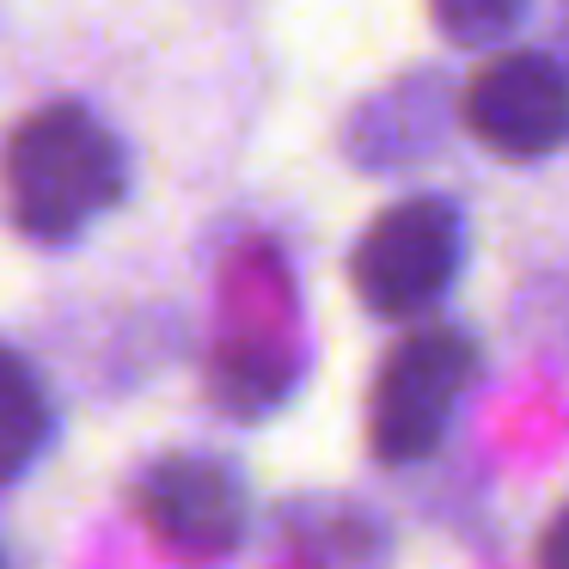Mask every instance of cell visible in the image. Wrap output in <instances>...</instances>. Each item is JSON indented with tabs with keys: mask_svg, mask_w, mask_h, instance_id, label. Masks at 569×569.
Segmentation results:
<instances>
[{
	"mask_svg": "<svg viewBox=\"0 0 569 569\" xmlns=\"http://www.w3.org/2000/svg\"><path fill=\"white\" fill-rule=\"evenodd\" d=\"M557 38H563V56H569V0H563V13H557Z\"/></svg>",
	"mask_w": 569,
	"mask_h": 569,
	"instance_id": "cell-12",
	"label": "cell"
},
{
	"mask_svg": "<svg viewBox=\"0 0 569 569\" xmlns=\"http://www.w3.org/2000/svg\"><path fill=\"white\" fill-rule=\"evenodd\" d=\"M466 129L502 160H545L569 141V68L539 50H508L459 92Z\"/></svg>",
	"mask_w": 569,
	"mask_h": 569,
	"instance_id": "cell-5",
	"label": "cell"
},
{
	"mask_svg": "<svg viewBox=\"0 0 569 569\" xmlns=\"http://www.w3.org/2000/svg\"><path fill=\"white\" fill-rule=\"evenodd\" d=\"M136 515L160 545L184 557H221L246 539L251 496L227 459L214 453H166L136 478Z\"/></svg>",
	"mask_w": 569,
	"mask_h": 569,
	"instance_id": "cell-6",
	"label": "cell"
},
{
	"mask_svg": "<svg viewBox=\"0 0 569 569\" xmlns=\"http://www.w3.org/2000/svg\"><path fill=\"white\" fill-rule=\"evenodd\" d=\"M539 569H569V508L551 520V532H545V545H539Z\"/></svg>",
	"mask_w": 569,
	"mask_h": 569,
	"instance_id": "cell-11",
	"label": "cell"
},
{
	"mask_svg": "<svg viewBox=\"0 0 569 569\" xmlns=\"http://www.w3.org/2000/svg\"><path fill=\"white\" fill-rule=\"evenodd\" d=\"M300 380V312L276 251H246L221 295V337L209 356V398L239 422L276 410Z\"/></svg>",
	"mask_w": 569,
	"mask_h": 569,
	"instance_id": "cell-2",
	"label": "cell"
},
{
	"mask_svg": "<svg viewBox=\"0 0 569 569\" xmlns=\"http://www.w3.org/2000/svg\"><path fill=\"white\" fill-rule=\"evenodd\" d=\"M7 209L43 246L87 233L104 209H117L129 184L123 141L87 111V104H43L7 141L0 160Z\"/></svg>",
	"mask_w": 569,
	"mask_h": 569,
	"instance_id": "cell-1",
	"label": "cell"
},
{
	"mask_svg": "<svg viewBox=\"0 0 569 569\" xmlns=\"http://www.w3.org/2000/svg\"><path fill=\"white\" fill-rule=\"evenodd\" d=\"M429 7H435L441 38L459 43V50H490V43H502L508 31L520 26V13H527V0H429Z\"/></svg>",
	"mask_w": 569,
	"mask_h": 569,
	"instance_id": "cell-10",
	"label": "cell"
},
{
	"mask_svg": "<svg viewBox=\"0 0 569 569\" xmlns=\"http://www.w3.org/2000/svg\"><path fill=\"white\" fill-rule=\"evenodd\" d=\"M478 349L453 325H422L386 356L380 380L368 398V441L386 466H410V459L435 453V441L447 435L459 392H466Z\"/></svg>",
	"mask_w": 569,
	"mask_h": 569,
	"instance_id": "cell-3",
	"label": "cell"
},
{
	"mask_svg": "<svg viewBox=\"0 0 569 569\" xmlns=\"http://www.w3.org/2000/svg\"><path fill=\"white\" fill-rule=\"evenodd\" d=\"M441 129H447V87L435 74H410L398 87L373 92L349 117V153H356V166L392 172V166H410L422 153H435Z\"/></svg>",
	"mask_w": 569,
	"mask_h": 569,
	"instance_id": "cell-7",
	"label": "cell"
},
{
	"mask_svg": "<svg viewBox=\"0 0 569 569\" xmlns=\"http://www.w3.org/2000/svg\"><path fill=\"white\" fill-rule=\"evenodd\" d=\"M288 532H295V545L319 569H373V563H380V545H386L380 539V520L361 515V508H349V502H307V508H295Z\"/></svg>",
	"mask_w": 569,
	"mask_h": 569,
	"instance_id": "cell-9",
	"label": "cell"
},
{
	"mask_svg": "<svg viewBox=\"0 0 569 569\" xmlns=\"http://www.w3.org/2000/svg\"><path fill=\"white\" fill-rule=\"evenodd\" d=\"M43 441H50V392L19 349H0V483L19 478Z\"/></svg>",
	"mask_w": 569,
	"mask_h": 569,
	"instance_id": "cell-8",
	"label": "cell"
},
{
	"mask_svg": "<svg viewBox=\"0 0 569 569\" xmlns=\"http://www.w3.org/2000/svg\"><path fill=\"white\" fill-rule=\"evenodd\" d=\"M459 251H466V221L447 197H410L392 202L380 221L361 233L349 276L368 312L380 319H410V312L435 307L447 282L459 276Z\"/></svg>",
	"mask_w": 569,
	"mask_h": 569,
	"instance_id": "cell-4",
	"label": "cell"
}]
</instances>
